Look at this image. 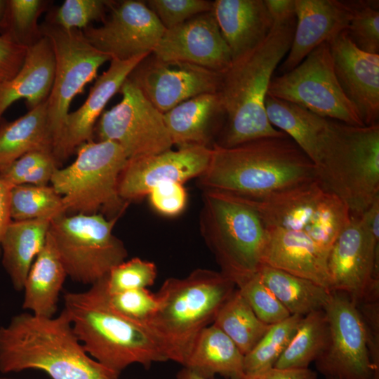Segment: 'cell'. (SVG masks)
<instances>
[{"instance_id": "1", "label": "cell", "mask_w": 379, "mask_h": 379, "mask_svg": "<svg viewBox=\"0 0 379 379\" xmlns=\"http://www.w3.org/2000/svg\"><path fill=\"white\" fill-rule=\"evenodd\" d=\"M295 22V18L284 22H274L267 38L233 61L222 74L217 93L225 119L221 138L215 144L232 147L286 134L270 123L265 101L274 72L290 49Z\"/></svg>"}, {"instance_id": "2", "label": "cell", "mask_w": 379, "mask_h": 379, "mask_svg": "<svg viewBox=\"0 0 379 379\" xmlns=\"http://www.w3.org/2000/svg\"><path fill=\"white\" fill-rule=\"evenodd\" d=\"M199 178L205 190L255 197L316 179V166L285 134L232 147L215 143Z\"/></svg>"}, {"instance_id": "3", "label": "cell", "mask_w": 379, "mask_h": 379, "mask_svg": "<svg viewBox=\"0 0 379 379\" xmlns=\"http://www.w3.org/2000/svg\"><path fill=\"white\" fill-rule=\"evenodd\" d=\"M27 369L52 379H118L120 374L91 357L62 310L55 317L24 312L0 326V372Z\"/></svg>"}, {"instance_id": "4", "label": "cell", "mask_w": 379, "mask_h": 379, "mask_svg": "<svg viewBox=\"0 0 379 379\" xmlns=\"http://www.w3.org/2000/svg\"><path fill=\"white\" fill-rule=\"evenodd\" d=\"M235 288L221 272L206 269L164 281L157 293L158 309L146 326L167 360L185 364L199 334Z\"/></svg>"}, {"instance_id": "5", "label": "cell", "mask_w": 379, "mask_h": 379, "mask_svg": "<svg viewBox=\"0 0 379 379\" xmlns=\"http://www.w3.org/2000/svg\"><path fill=\"white\" fill-rule=\"evenodd\" d=\"M63 298V310L85 351L107 368L120 374L133 364L148 368L168 361L147 326L112 312L92 286Z\"/></svg>"}, {"instance_id": "6", "label": "cell", "mask_w": 379, "mask_h": 379, "mask_svg": "<svg viewBox=\"0 0 379 379\" xmlns=\"http://www.w3.org/2000/svg\"><path fill=\"white\" fill-rule=\"evenodd\" d=\"M314 161L316 179L359 216L379 199V124L335 121Z\"/></svg>"}, {"instance_id": "7", "label": "cell", "mask_w": 379, "mask_h": 379, "mask_svg": "<svg viewBox=\"0 0 379 379\" xmlns=\"http://www.w3.org/2000/svg\"><path fill=\"white\" fill-rule=\"evenodd\" d=\"M200 222L221 272L235 285L258 272L267 230L252 208L228 194L205 190Z\"/></svg>"}, {"instance_id": "8", "label": "cell", "mask_w": 379, "mask_h": 379, "mask_svg": "<svg viewBox=\"0 0 379 379\" xmlns=\"http://www.w3.org/2000/svg\"><path fill=\"white\" fill-rule=\"evenodd\" d=\"M230 195L252 208L265 228L303 232L327 253L351 218L317 179L260 197Z\"/></svg>"}, {"instance_id": "9", "label": "cell", "mask_w": 379, "mask_h": 379, "mask_svg": "<svg viewBox=\"0 0 379 379\" xmlns=\"http://www.w3.org/2000/svg\"><path fill=\"white\" fill-rule=\"evenodd\" d=\"M69 166L57 168L51 183L62 198L66 213L121 214L128 202L118 192V181L128 157L112 140H93L77 149Z\"/></svg>"}, {"instance_id": "10", "label": "cell", "mask_w": 379, "mask_h": 379, "mask_svg": "<svg viewBox=\"0 0 379 379\" xmlns=\"http://www.w3.org/2000/svg\"><path fill=\"white\" fill-rule=\"evenodd\" d=\"M118 217L101 213L64 214L51 220L48 232L72 280L94 284L125 261L127 251L113 234Z\"/></svg>"}, {"instance_id": "11", "label": "cell", "mask_w": 379, "mask_h": 379, "mask_svg": "<svg viewBox=\"0 0 379 379\" xmlns=\"http://www.w3.org/2000/svg\"><path fill=\"white\" fill-rule=\"evenodd\" d=\"M269 96L351 126H364L336 79L329 44L324 42L295 68L273 76Z\"/></svg>"}, {"instance_id": "12", "label": "cell", "mask_w": 379, "mask_h": 379, "mask_svg": "<svg viewBox=\"0 0 379 379\" xmlns=\"http://www.w3.org/2000/svg\"><path fill=\"white\" fill-rule=\"evenodd\" d=\"M41 31L50 40L55 56L53 84L46 100L54 151L72 100L111 58L92 46L81 30L64 29L46 22L41 25Z\"/></svg>"}, {"instance_id": "13", "label": "cell", "mask_w": 379, "mask_h": 379, "mask_svg": "<svg viewBox=\"0 0 379 379\" xmlns=\"http://www.w3.org/2000/svg\"><path fill=\"white\" fill-rule=\"evenodd\" d=\"M119 92L121 100L102 112L96 127L99 140H112L128 159L159 154L173 145L159 111L128 78Z\"/></svg>"}, {"instance_id": "14", "label": "cell", "mask_w": 379, "mask_h": 379, "mask_svg": "<svg viewBox=\"0 0 379 379\" xmlns=\"http://www.w3.org/2000/svg\"><path fill=\"white\" fill-rule=\"evenodd\" d=\"M324 310L329 338L316 361L317 369L328 379H377L365 325L357 305L345 293L332 291Z\"/></svg>"}, {"instance_id": "15", "label": "cell", "mask_w": 379, "mask_h": 379, "mask_svg": "<svg viewBox=\"0 0 379 379\" xmlns=\"http://www.w3.org/2000/svg\"><path fill=\"white\" fill-rule=\"evenodd\" d=\"M379 237L371 234L359 216L351 215L328 255L332 291L343 293L357 305L378 300Z\"/></svg>"}, {"instance_id": "16", "label": "cell", "mask_w": 379, "mask_h": 379, "mask_svg": "<svg viewBox=\"0 0 379 379\" xmlns=\"http://www.w3.org/2000/svg\"><path fill=\"white\" fill-rule=\"evenodd\" d=\"M109 8L110 15L102 26L81 30L91 44L111 60L152 53L166 29L146 3L112 1Z\"/></svg>"}, {"instance_id": "17", "label": "cell", "mask_w": 379, "mask_h": 379, "mask_svg": "<svg viewBox=\"0 0 379 379\" xmlns=\"http://www.w3.org/2000/svg\"><path fill=\"white\" fill-rule=\"evenodd\" d=\"M222 74L190 63L164 61L150 53L128 78L164 114L190 98L217 93Z\"/></svg>"}, {"instance_id": "18", "label": "cell", "mask_w": 379, "mask_h": 379, "mask_svg": "<svg viewBox=\"0 0 379 379\" xmlns=\"http://www.w3.org/2000/svg\"><path fill=\"white\" fill-rule=\"evenodd\" d=\"M211 147L191 146L128 159L120 173L118 192L125 201L138 199L156 186L184 182L199 177L206 171Z\"/></svg>"}, {"instance_id": "19", "label": "cell", "mask_w": 379, "mask_h": 379, "mask_svg": "<svg viewBox=\"0 0 379 379\" xmlns=\"http://www.w3.org/2000/svg\"><path fill=\"white\" fill-rule=\"evenodd\" d=\"M152 54L164 61L190 63L220 74L232 62L212 11L166 29Z\"/></svg>"}, {"instance_id": "20", "label": "cell", "mask_w": 379, "mask_h": 379, "mask_svg": "<svg viewBox=\"0 0 379 379\" xmlns=\"http://www.w3.org/2000/svg\"><path fill=\"white\" fill-rule=\"evenodd\" d=\"M334 72L364 126L379 124V54L359 50L346 30L328 42Z\"/></svg>"}, {"instance_id": "21", "label": "cell", "mask_w": 379, "mask_h": 379, "mask_svg": "<svg viewBox=\"0 0 379 379\" xmlns=\"http://www.w3.org/2000/svg\"><path fill=\"white\" fill-rule=\"evenodd\" d=\"M149 55L128 60L112 59L107 71L97 78L88 98L76 111L67 115L53 155L58 164L68 158L82 144L93 140L95 124L109 100L115 95L135 67Z\"/></svg>"}, {"instance_id": "22", "label": "cell", "mask_w": 379, "mask_h": 379, "mask_svg": "<svg viewBox=\"0 0 379 379\" xmlns=\"http://www.w3.org/2000/svg\"><path fill=\"white\" fill-rule=\"evenodd\" d=\"M295 27L290 49L278 70L298 66L315 48L347 30L352 18L348 1L295 0Z\"/></svg>"}, {"instance_id": "23", "label": "cell", "mask_w": 379, "mask_h": 379, "mask_svg": "<svg viewBox=\"0 0 379 379\" xmlns=\"http://www.w3.org/2000/svg\"><path fill=\"white\" fill-rule=\"evenodd\" d=\"M262 265L310 280L331 290L328 254L300 232L266 228Z\"/></svg>"}, {"instance_id": "24", "label": "cell", "mask_w": 379, "mask_h": 379, "mask_svg": "<svg viewBox=\"0 0 379 379\" xmlns=\"http://www.w3.org/2000/svg\"><path fill=\"white\" fill-rule=\"evenodd\" d=\"M212 11L232 62L259 46L273 27L264 0H215Z\"/></svg>"}, {"instance_id": "25", "label": "cell", "mask_w": 379, "mask_h": 379, "mask_svg": "<svg viewBox=\"0 0 379 379\" xmlns=\"http://www.w3.org/2000/svg\"><path fill=\"white\" fill-rule=\"evenodd\" d=\"M55 75V56L50 40L45 36L29 46L18 73L0 83V119L14 102L26 100L29 109L48 98Z\"/></svg>"}, {"instance_id": "26", "label": "cell", "mask_w": 379, "mask_h": 379, "mask_svg": "<svg viewBox=\"0 0 379 379\" xmlns=\"http://www.w3.org/2000/svg\"><path fill=\"white\" fill-rule=\"evenodd\" d=\"M223 118L225 112L218 93L197 95L164 114L173 144L178 148L208 147L212 131Z\"/></svg>"}, {"instance_id": "27", "label": "cell", "mask_w": 379, "mask_h": 379, "mask_svg": "<svg viewBox=\"0 0 379 379\" xmlns=\"http://www.w3.org/2000/svg\"><path fill=\"white\" fill-rule=\"evenodd\" d=\"M66 277L65 267L48 232L44 245L35 258L24 284L23 309L35 315L53 317Z\"/></svg>"}, {"instance_id": "28", "label": "cell", "mask_w": 379, "mask_h": 379, "mask_svg": "<svg viewBox=\"0 0 379 379\" xmlns=\"http://www.w3.org/2000/svg\"><path fill=\"white\" fill-rule=\"evenodd\" d=\"M51 220H11L1 243L2 264L13 288L23 290L34 260L46 241Z\"/></svg>"}, {"instance_id": "29", "label": "cell", "mask_w": 379, "mask_h": 379, "mask_svg": "<svg viewBox=\"0 0 379 379\" xmlns=\"http://www.w3.org/2000/svg\"><path fill=\"white\" fill-rule=\"evenodd\" d=\"M244 359L234 343L212 324L199 334L183 366L208 378L219 374L227 379H241Z\"/></svg>"}, {"instance_id": "30", "label": "cell", "mask_w": 379, "mask_h": 379, "mask_svg": "<svg viewBox=\"0 0 379 379\" xmlns=\"http://www.w3.org/2000/svg\"><path fill=\"white\" fill-rule=\"evenodd\" d=\"M265 107L270 123L290 137L314 163L331 119L269 95L266 96Z\"/></svg>"}, {"instance_id": "31", "label": "cell", "mask_w": 379, "mask_h": 379, "mask_svg": "<svg viewBox=\"0 0 379 379\" xmlns=\"http://www.w3.org/2000/svg\"><path fill=\"white\" fill-rule=\"evenodd\" d=\"M36 150L53 152L46 100L18 119L0 126V167Z\"/></svg>"}, {"instance_id": "32", "label": "cell", "mask_w": 379, "mask_h": 379, "mask_svg": "<svg viewBox=\"0 0 379 379\" xmlns=\"http://www.w3.org/2000/svg\"><path fill=\"white\" fill-rule=\"evenodd\" d=\"M259 276L291 315L305 316L324 310L332 291L310 280L262 265Z\"/></svg>"}, {"instance_id": "33", "label": "cell", "mask_w": 379, "mask_h": 379, "mask_svg": "<svg viewBox=\"0 0 379 379\" xmlns=\"http://www.w3.org/2000/svg\"><path fill=\"white\" fill-rule=\"evenodd\" d=\"M328 338V322L324 310L302 317L293 336L274 367L309 368L324 352Z\"/></svg>"}, {"instance_id": "34", "label": "cell", "mask_w": 379, "mask_h": 379, "mask_svg": "<svg viewBox=\"0 0 379 379\" xmlns=\"http://www.w3.org/2000/svg\"><path fill=\"white\" fill-rule=\"evenodd\" d=\"M213 324L244 355L253 349L270 326L256 316L237 287L219 309Z\"/></svg>"}, {"instance_id": "35", "label": "cell", "mask_w": 379, "mask_h": 379, "mask_svg": "<svg viewBox=\"0 0 379 379\" xmlns=\"http://www.w3.org/2000/svg\"><path fill=\"white\" fill-rule=\"evenodd\" d=\"M11 220H53L67 214L62 197L48 185H21L10 189Z\"/></svg>"}, {"instance_id": "36", "label": "cell", "mask_w": 379, "mask_h": 379, "mask_svg": "<svg viewBox=\"0 0 379 379\" xmlns=\"http://www.w3.org/2000/svg\"><path fill=\"white\" fill-rule=\"evenodd\" d=\"M302 316L293 314L270 328L244 359V374L274 367L293 336Z\"/></svg>"}, {"instance_id": "37", "label": "cell", "mask_w": 379, "mask_h": 379, "mask_svg": "<svg viewBox=\"0 0 379 379\" xmlns=\"http://www.w3.org/2000/svg\"><path fill=\"white\" fill-rule=\"evenodd\" d=\"M47 5L41 0H6L1 34L27 48L34 44L43 36L38 19Z\"/></svg>"}, {"instance_id": "38", "label": "cell", "mask_w": 379, "mask_h": 379, "mask_svg": "<svg viewBox=\"0 0 379 379\" xmlns=\"http://www.w3.org/2000/svg\"><path fill=\"white\" fill-rule=\"evenodd\" d=\"M58 165L53 152L32 151L0 167V178L10 189L21 185H48Z\"/></svg>"}, {"instance_id": "39", "label": "cell", "mask_w": 379, "mask_h": 379, "mask_svg": "<svg viewBox=\"0 0 379 379\" xmlns=\"http://www.w3.org/2000/svg\"><path fill=\"white\" fill-rule=\"evenodd\" d=\"M91 286L109 310L145 326L159 307L157 294L152 293L147 288L108 293L102 279Z\"/></svg>"}, {"instance_id": "40", "label": "cell", "mask_w": 379, "mask_h": 379, "mask_svg": "<svg viewBox=\"0 0 379 379\" xmlns=\"http://www.w3.org/2000/svg\"><path fill=\"white\" fill-rule=\"evenodd\" d=\"M352 18L347 34L361 51L379 54V1H348Z\"/></svg>"}, {"instance_id": "41", "label": "cell", "mask_w": 379, "mask_h": 379, "mask_svg": "<svg viewBox=\"0 0 379 379\" xmlns=\"http://www.w3.org/2000/svg\"><path fill=\"white\" fill-rule=\"evenodd\" d=\"M235 286L256 316L265 324H274L291 315L265 285L258 272L239 281Z\"/></svg>"}, {"instance_id": "42", "label": "cell", "mask_w": 379, "mask_h": 379, "mask_svg": "<svg viewBox=\"0 0 379 379\" xmlns=\"http://www.w3.org/2000/svg\"><path fill=\"white\" fill-rule=\"evenodd\" d=\"M157 275L154 263L134 258L113 267L102 279L105 290L116 293L151 286Z\"/></svg>"}, {"instance_id": "43", "label": "cell", "mask_w": 379, "mask_h": 379, "mask_svg": "<svg viewBox=\"0 0 379 379\" xmlns=\"http://www.w3.org/2000/svg\"><path fill=\"white\" fill-rule=\"evenodd\" d=\"M112 3L105 0H66L52 12L46 22L64 29L82 30L91 22L103 20Z\"/></svg>"}, {"instance_id": "44", "label": "cell", "mask_w": 379, "mask_h": 379, "mask_svg": "<svg viewBox=\"0 0 379 379\" xmlns=\"http://www.w3.org/2000/svg\"><path fill=\"white\" fill-rule=\"evenodd\" d=\"M145 3L165 29L213 9V1L208 0H148Z\"/></svg>"}, {"instance_id": "45", "label": "cell", "mask_w": 379, "mask_h": 379, "mask_svg": "<svg viewBox=\"0 0 379 379\" xmlns=\"http://www.w3.org/2000/svg\"><path fill=\"white\" fill-rule=\"evenodd\" d=\"M154 209L165 216H176L187 204V194L182 183L168 182L154 187L147 194Z\"/></svg>"}, {"instance_id": "46", "label": "cell", "mask_w": 379, "mask_h": 379, "mask_svg": "<svg viewBox=\"0 0 379 379\" xmlns=\"http://www.w3.org/2000/svg\"><path fill=\"white\" fill-rule=\"evenodd\" d=\"M364 321L371 361L375 375L379 379V303L364 301L357 305Z\"/></svg>"}, {"instance_id": "47", "label": "cell", "mask_w": 379, "mask_h": 379, "mask_svg": "<svg viewBox=\"0 0 379 379\" xmlns=\"http://www.w3.org/2000/svg\"><path fill=\"white\" fill-rule=\"evenodd\" d=\"M27 47L0 35V83L11 80L23 64Z\"/></svg>"}, {"instance_id": "48", "label": "cell", "mask_w": 379, "mask_h": 379, "mask_svg": "<svg viewBox=\"0 0 379 379\" xmlns=\"http://www.w3.org/2000/svg\"><path fill=\"white\" fill-rule=\"evenodd\" d=\"M241 379H317V374L309 368H279L272 367L259 373L244 374Z\"/></svg>"}, {"instance_id": "49", "label": "cell", "mask_w": 379, "mask_h": 379, "mask_svg": "<svg viewBox=\"0 0 379 379\" xmlns=\"http://www.w3.org/2000/svg\"><path fill=\"white\" fill-rule=\"evenodd\" d=\"M273 22H284L295 18V0H264Z\"/></svg>"}, {"instance_id": "50", "label": "cell", "mask_w": 379, "mask_h": 379, "mask_svg": "<svg viewBox=\"0 0 379 379\" xmlns=\"http://www.w3.org/2000/svg\"><path fill=\"white\" fill-rule=\"evenodd\" d=\"M10 188L0 178V255L1 243L4 232L11 221L9 204Z\"/></svg>"}, {"instance_id": "51", "label": "cell", "mask_w": 379, "mask_h": 379, "mask_svg": "<svg viewBox=\"0 0 379 379\" xmlns=\"http://www.w3.org/2000/svg\"><path fill=\"white\" fill-rule=\"evenodd\" d=\"M176 377L177 379H213L202 376L199 373H196L195 371L186 367H183L180 371H179L177 373Z\"/></svg>"}, {"instance_id": "52", "label": "cell", "mask_w": 379, "mask_h": 379, "mask_svg": "<svg viewBox=\"0 0 379 379\" xmlns=\"http://www.w3.org/2000/svg\"><path fill=\"white\" fill-rule=\"evenodd\" d=\"M6 5V0H0V22L1 21Z\"/></svg>"}, {"instance_id": "53", "label": "cell", "mask_w": 379, "mask_h": 379, "mask_svg": "<svg viewBox=\"0 0 379 379\" xmlns=\"http://www.w3.org/2000/svg\"><path fill=\"white\" fill-rule=\"evenodd\" d=\"M0 379H13V378H9L6 377H0Z\"/></svg>"}, {"instance_id": "54", "label": "cell", "mask_w": 379, "mask_h": 379, "mask_svg": "<svg viewBox=\"0 0 379 379\" xmlns=\"http://www.w3.org/2000/svg\"><path fill=\"white\" fill-rule=\"evenodd\" d=\"M119 379V378H118Z\"/></svg>"}]
</instances>
